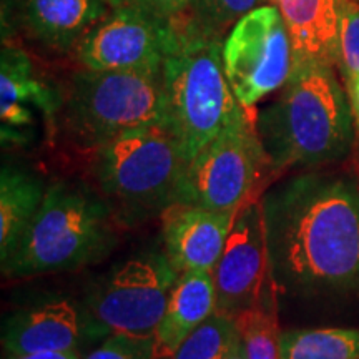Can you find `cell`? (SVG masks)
<instances>
[{
    "mask_svg": "<svg viewBox=\"0 0 359 359\" xmlns=\"http://www.w3.org/2000/svg\"><path fill=\"white\" fill-rule=\"evenodd\" d=\"M259 200L276 291L298 298L359 291V185L353 178L303 173Z\"/></svg>",
    "mask_w": 359,
    "mask_h": 359,
    "instance_id": "6da1fadb",
    "label": "cell"
},
{
    "mask_svg": "<svg viewBox=\"0 0 359 359\" xmlns=\"http://www.w3.org/2000/svg\"><path fill=\"white\" fill-rule=\"evenodd\" d=\"M255 128L271 172L346 158L354 140V115L334 67L291 70L276 100L258 111Z\"/></svg>",
    "mask_w": 359,
    "mask_h": 359,
    "instance_id": "7a4b0ae2",
    "label": "cell"
},
{
    "mask_svg": "<svg viewBox=\"0 0 359 359\" xmlns=\"http://www.w3.org/2000/svg\"><path fill=\"white\" fill-rule=\"evenodd\" d=\"M223 40L190 12L175 19L172 45L161 65V125L187 161L245 110L224 75Z\"/></svg>",
    "mask_w": 359,
    "mask_h": 359,
    "instance_id": "3957f363",
    "label": "cell"
},
{
    "mask_svg": "<svg viewBox=\"0 0 359 359\" xmlns=\"http://www.w3.org/2000/svg\"><path fill=\"white\" fill-rule=\"evenodd\" d=\"M92 154L97 193L118 224L145 223L178 201L188 161L163 125L132 130Z\"/></svg>",
    "mask_w": 359,
    "mask_h": 359,
    "instance_id": "277c9868",
    "label": "cell"
},
{
    "mask_svg": "<svg viewBox=\"0 0 359 359\" xmlns=\"http://www.w3.org/2000/svg\"><path fill=\"white\" fill-rule=\"evenodd\" d=\"M115 223L97 191L79 183H53L19 248L2 266L4 275H50L100 262L116 243Z\"/></svg>",
    "mask_w": 359,
    "mask_h": 359,
    "instance_id": "5b68a950",
    "label": "cell"
},
{
    "mask_svg": "<svg viewBox=\"0 0 359 359\" xmlns=\"http://www.w3.org/2000/svg\"><path fill=\"white\" fill-rule=\"evenodd\" d=\"M60 123L85 150H97L132 130L161 125V70L75 72L62 90Z\"/></svg>",
    "mask_w": 359,
    "mask_h": 359,
    "instance_id": "8992f818",
    "label": "cell"
},
{
    "mask_svg": "<svg viewBox=\"0 0 359 359\" xmlns=\"http://www.w3.org/2000/svg\"><path fill=\"white\" fill-rule=\"evenodd\" d=\"M266 170L255 122L243 110L188 161L177 203L236 213L255 198Z\"/></svg>",
    "mask_w": 359,
    "mask_h": 359,
    "instance_id": "52a82bcc",
    "label": "cell"
},
{
    "mask_svg": "<svg viewBox=\"0 0 359 359\" xmlns=\"http://www.w3.org/2000/svg\"><path fill=\"white\" fill-rule=\"evenodd\" d=\"M177 280L165 253L142 255L102 278L87 311L103 334L154 338Z\"/></svg>",
    "mask_w": 359,
    "mask_h": 359,
    "instance_id": "ba28073f",
    "label": "cell"
},
{
    "mask_svg": "<svg viewBox=\"0 0 359 359\" xmlns=\"http://www.w3.org/2000/svg\"><path fill=\"white\" fill-rule=\"evenodd\" d=\"M222 60L243 109L285 87L293 69V45L280 8L259 6L241 17L223 40Z\"/></svg>",
    "mask_w": 359,
    "mask_h": 359,
    "instance_id": "9c48e42d",
    "label": "cell"
},
{
    "mask_svg": "<svg viewBox=\"0 0 359 359\" xmlns=\"http://www.w3.org/2000/svg\"><path fill=\"white\" fill-rule=\"evenodd\" d=\"M173 34L175 19L137 7H115L85 34L74 52L83 69L161 70Z\"/></svg>",
    "mask_w": 359,
    "mask_h": 359,
    "instance_id": "30bf717a",
    "label": "cell"
},
{
    "mask_svg": "<svg viewBox=\"0 0 359 359\" xmlns=\"http://www.w3.org/2000/svg\"><path fill=\"white\" fill-rule=\"evenodd\" d=\"M213 280L217 311L235 318L255 306L271 286L262 200L257 196L238 210Z\"/></svg>",
    "mask_w": 359,
    "mask_h": 359,
    "instance_id": "8fae6325",
    "label": "cell"
},
{
    "mask_svg": "<svg viewBox=\"0 0 359 359\" xmlns=\"http://www.w3.org/2000/svg\"><path fill=\"white\" fill-rule=\"evenodd\" d=\"M110 11L107 0H4L2 25L45 50H75Z\"/></svg>",
    "mask_w": 359,
    "mask_h": 359,
    "instance_id": "7c38bea8",
    "label": "cell"
},
{
    "mask_svg": "<svg viewBox=\"0 0 359 359\" xmlns=\"http://www.w3.org/2000/svg\"><path fill=\"white\" fill-rule=\"evenodd\" d=\"M236 213L188 203H175L165 210L161 215V240L173 271L178 276L190 271L213 273Z\"/></svg>",
    "mask_w": 359,
    "mask_h": 359,
    "instance_id": "4fadbf2b",
    "label": "cell"
},
{
    "mask_svg": "<svg viewBox=\"0 0 359 359\" xmlns=\"http://www.w3.org/2000/svg\"><path fill=\"white\" fill-rule=\"evenodd\" d=\"M103 334L88 311L69 299H57L12 314L4 325L8 356L45 351H75L87 336Z\"/></svg>",
    "mask_w": 359,
    "mask_h": 359,
    "instance_id": "5bb4252c",
    "label": "cell"
},
{
    "mask_svg": "<svg viewBox=\"0 0 359 359\" xmlns=\"http://www.w3.org/2000/svg\"><path fill=\"white\" fill-rule=\"evenodd\" d=\"M62 93L39 77L32 60L20 48L4 42L0 57V120L2 138L20 137L34 122V109L48 120L60 110Z\"/></svg>",
    "mask_w": 359,
    "mask_h": 359,
    "instance_id": "9a60e30c",
    "label": "cell"
},
{
    "mask_svg": "<svg viewBox=\"0 0 359 359\" xmlns=\"http://www.w3.org/2000/svg\"><path fill=\"white\" fill-rule=\"evenodd\" d=\"M280 8L293 45V69L338 64V0H268Z\"/></svg>",
    "mask_w": 359,
    "mask_h": 359,
    "instance_id": "2e32d148",
    "label": "cell"
},
{
    "mask_svg": "<svg viewBox=\"0 0 359 359\" xmlns=\"http://www.w3.org/2000/svg\"><path fill=\"white\" fill-rule=\"evenodd\" d=\"M215 311L217 288L213 273L190 271L180 275L154 336L155 359L172 358L180 344Z\"/></svg>",
    "mask_w": 359,
    "mask_h": 359,
    "instance_id": "e0dca14e",
    "label": "cell"
},
{
    "mask_svg": "<svg viewBox=\"0 0 359 359\" xmlns=\"http://www.w3.org/2000/svg\"><path fill=\"white\" fill-rule=\"evenodd\" d=\"M42 182L25 170L4 165L0 172V263H8L32 224L45 196Z\"/></svg>",
    "mask_w": 359,
    "mask_h": 359,
    "instance_id": "ac0fdd59",
    "label": "cell"
},
{
    "mask_svg": "<svg viewBox=\"0 0 359 359\" xmlns=\"http://www.w3.org/2000/svg\"><path fill=\"white\" fill-rule=\"evenodd\" d=\"M281 359H359V330L318 327L281 333Z\"/></svg>",
    "mask_w": 359,
    "mask_h": 359,
    "instance_id": "d6986e66",
    "label": "cell"
},
{
    "mask_svg": "<svg viewBox=\"0 0 359 359\" xmlns=\"http://www.w3.org/2000/svg\"><path fill=\"white\" fill-rule=\"evenodd\" d=\"M276 288L264 291L263 298L236 316L238 331L248 359H281V333L276 318Z\"/></svg>",
    "mask_w": 359,
    "mask_h": 359,
    "instance_id": "ffe728a7",
    "label": "cell"
},
{
    "mask_svg": "<svg viewBox=\"0 0 359 359\" xmlns=\"http://www.w3.org/2000/svg\"><path fill=\"white\" fill-rule=\"evenodd\" d=\"M236 338V318L215 311L180 344L172 359H224Z\"/></svg>",
    "mask_w": 359,
    "mask_h": 359,
    "instance_id": "44dd1931",
    "label": "cell"
},
{
    "mask_svg": "<svg viewBox=\"0 0 359 359\" xmlns=\"http://www.w3.org/2000/svg\"><path fill=\"white\" fill-rule=\"evenodd\" d=\"M338 67L344 83L359 74V0H338Z\"/></svg>",
    "mask_w": 359,
    "mask_h": 359,
    "instance_id": "7402d4cb",
    "label": "cell"
},
{
    "mask_svg": "<svg viewBox=\"0 0 359 359\" xmlns=\"http://www.w3.org/2000/svg\"><path fill=\"white\" fill-rule=\"evenodd\" d=\"M262 2L268 0H191L188 12L206 29L223 35Z\"/></svg>",
    "mask_w": 359,
    "mask_h": 359,
    "instance_id": "603a6c76",
    "label": "cell"
},
{
    "mask_svg": "<svg viewBox=\"0 0 359 359\" xmlns=\"http://www.w3.org/2000/svg\"><path fill=\"white\" fill-rule=\"evenodd\" d=\"M85 359H155L154 338L114 333Z\"/></svg>",
    "mask_w": 359,
    "mask_h": 359,
    "instance_id": "cb8c5ba5",
    "label": "cell"
},
{
    "mask_svg": "<svg viewBox=\"0 0 359 359\" xmlns=\"http://www.w3.org/2000/svg\"><path fill=\"white\" fill-rule=\"evenodd\" d=\"M110 8L115 7H137L142 11L156 13V15L177 19L190 11L191 0H107Z\"/></svg>",
    "mask_w": 359,
    "mask_h": 359,
    "instance_id": "d4e9b609",
    "label": "cell"
},
{
    "mask_svg": "<svg viewBox=\"0 0 359 359\" xmlns=\"http://www.w3.org/2000/svg\"><path fill=\"white\" fill-rule=\"evenodd\" d=\"M348 88V97L349 103H351L354 122H356V127L359 128V74L354 75V77L346 83Z\"/></svg>",
    "mask_w": 359,
    "mask_h": 359,
    "instance_id": "484cf974",
    "label": "cell"
},
{
    "mask_svg": "<svg viewBox=\"0 0 359 359\" xmlns=\"http://www.w3.org/2000/svg\"><path fill=\"white\" fill-rule=\"evenodd\" d=\"M8 359H79V356L75 351H45L22 354V356H8Z\"/></svg>",
    "mask_w": 359,
    "mask_h": 359,
    "instance_id": "4316f807",
    "label": "cell"
},
{
    "mask_svg": "<svg viewBox=\"0 0 359 359\" xmlns=\"http://www.w3.org/2000/svg\"><path fill=\"white\" fill-rule=\"evenodd\" d=\"M224 359H248V356H246V351H245L243 339H241V336H240V331H238V338L235 339V343H233V346L230 348V351H228L226 358Z\"/></svg>",
    "mask_w": 359,
    "mask_h": 359,
    "instance_id": "83f0119b",
    "label": "cell"
},
{
    "mask_svg": "<svg viewBox=\"0 0 359 359\" xmlns=\"http://www.w3.org/2000/svg\"><path fill=\"white\" fill-rule=\"evenodd\" d=\"M158 359H172V358H158Z\"/></svg>",
    "mask_w": 359,
    "mask_h": 359,
    "instance_id": "f1b7e54d",
    "label": "cell"
}]
</instances>
